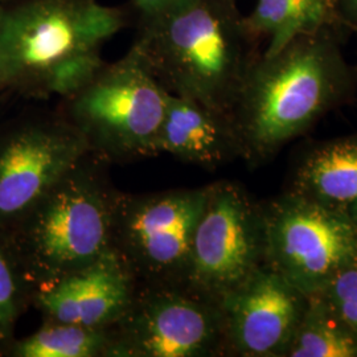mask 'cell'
Here are the masks:
<instances>
[{
	"instance_id": "cell-1",
	"label": "cell",
	"mask_w": 357,
	"mask_h": 357,
	"mask_svg": "<svg viewBox=\"0 0 357 357\" xmlns=\"http://www.w3.org/2000/svg\"><path fill=\"white\" fill-rule=\"evenodd\" d=\"M348 36L342 26H326L259 56L230 112L240 159L248 166L268 163L289 142L356 98V65L343 53Z\"/></svg>"
},
{
	"instance_id": "cell-2",
	"label": "cell",
	"mask_w": 357,
	"mask_h": 357,
	"mask_svg": "<svg viewBox=\"0 0 357 357\" xmlns=\"http://www.w3.org/2000/svg\"><path fill=\"white\" fill-rule=\"evenodd\" d=\"M262 44L237 0H178L138 17L132 43L169 94L229 115Z\"/></svg>"
},
{
	"instance_id": "cell-3",
	"label": "cell",
	"mask_w": 357,
	"mask_h": 357,
	"mask_svg": "<svg viewBox=\"0 0 357 357\" xmlns=\"http://www.w3.org/2000/svg\"><path fill=\"white\" fill-rule=\"evenodd\" d=\"M126 13L97 0H6L0 7V90L64 98L101 66Z\"/></svg>"
},
{
	"instance_id": "cell-4",
	"label": "cell",
	"mask_w": 357,
	"mask_h": 357,
	"mask_svg": "<svg viewBox=\"0 0 357 357\" xmlns=\"http://www.w3.org/2000/svg\"><path fill=\"white\" fill-rule=\"evenodd\" d=\"M107 163L86 153L4 238L36 290L88 268L113 252L121 192Z\"/></svg>"
},
{
	"instance_id": "cell-5",
	"label": "cell",
	"mask_w": 357,
	"mask_h": 357,
	"mask_svg": "<svg viewBox=\"0 0 357 357\" xmlns=\"http://www.w3.org/2000/svg\"><path fill=\"white\" fill-rule=\"evenodd\" d=\"M167 91L137 47L102 66L72 94L59 113L82 135L90 153L107 163L155 155Z\"/></svg>"
},
{
	"instance_id": "cell-6",
	"label": "cell",
	"mask_w": 357,
	"mask_h": 357,
	"mask_svg": "<svg viewBox=\"0 0 357 357\" xmlns=\"http://www.w3.org/2000/svg\"><path fill=\"white\" fill-rule=\"evenodd\" d=\"M264 266L266 238L262 202L255 200L237 181L208 184L184 286L221 305Z\"/></svg>"
},
{
	"instance_id": "cell-7",
	"label": "cell",
	"mask_w": 357,
	"mask_h": 357,
	"mask_svg": "<svg viewBox=\"0 0 357 357\" xmlns=\"http://www.w3.org/2000/svg\"><path fill=\"white\" fill-rule=\"evenodd\" d=\"M205 196L206 185L151 193L121 192L113 252L135 284L184 286Z\"/></svg>"
},
{
	"instance_id": "cell-8",
	"label": "cell",
	"mask_w": 357,
	"mask_h": 357,
	"mask_svg": "<svg viewBox=\"0 0 357 357\" xmlns=\"http://www.w3.org/2000/svg\"><path fill=\"white\" fill-rule=\"evenodd\" d=\"M107 332V357L227 356L221 305L181 284H135Z\"/></svg>"
},
{
	"instance_id": "cell-9",
	"label": "cell",
	"mask_w": 357,
	"mask_h": 357,
	"mask_svg": "<svg viewBox=\"0 0 357 357\" xmlns=\"http://www.w3.org/2000/svg\"><path fill=\"white\" fill-rule=\"evenodd\" d=\"M266 266L308 295L357 259V225L284 191L262 202Z\"/></svg>"
},
{
	"instance_id": "cell-10",
	"label": "cell",
	"mask_w": 357,
	"mask_h": 357,
	"mask_svg": "<svg viewBox=\"0 0 357 357\" xmlns=\"http://www.w3.org/2000/svg\"><path fill=\"white\" fill-rule=\"evenodd\" d=\"M90 150L61 114L26 115L0 128V236H7Z\"/></svg>"
},
{
	"instance_id": "cell-11",
	"label": "cell",
	"mask_w": 357,
	"mask_h": 357,
	"mask_svg": "<svg viewBox=\"0 0 357 357\" xmlns=\"http://www.w3.org/2000/svg\"><path fill=\"white\" fill-rule=\"evenodd\" d=\"M307 301L280 273L259 268L221 302L227 356L286 357Z\"/></svg>"
},
{
	"instance_id": "cell-12",
	"label": "cell",
	"mask_w": 357,
	"mask_h": 357,
	"mask_svg": "<svg viewBox=\"0 0 357 357\" xmlns=\"http://www.w3.org/2000/svg\"><path fill=\"white\" fill-rule=\"evenodd\" d=\"M135 281L114 252L88 268L36 290L33 307L43 319L109 330L123 315Z\"/></svg>"
},
{
	"instance_id": "cell-13",
	"label": "cell",
	"mask_w": 357,
	"mask_h": 357,
	"mask_svg": "<svg viewBox=\"0 0 357 357\" xmlns=\"http://www.w3.org/2000/svg\"><path fill=\"white\" fill-rule=\"evenodd\" d=\"M215 169L240 159V143L229 114L168 93L155 155Z\"/></svg>"
},
{
	"instance_id": "cell-14",
	"label": "cell",
	"mask_w": 357,
	"mask_h": 357,
	"mask_svg": "<svg viewBox=\"0 0 357 357\" xmlns=\"http://www.w3.org/2000/svg\"><path fill=\"white\" fill-rule=\"evenodd\" d=\"M286 191L357 225V132L306 146Z\"/></svg>"
},
{
	"instance_id": "cell-15",
	"label": "cell",
	"mask_w": 357,
	"mask_h": 357,
	"mask_svg": "<svg viewBox=\"0 0 357 357\" xmlns=\"http://www.w3.org/2000/svg\"><path fill=\"white\" fill-rule=\"evenodd\" d=\"M246 22L255 36L266 43L262 51L265 54L280 51L301 35L326 26H342L333 0H257Z\"/></svg>"
},
{
	"instance_id": "cell-16",
	"label": "cell",
	"mask_w": 357,
	"mask_h": 357,
	"mask_svg": "<svg viewBox=\"0 0 357 357\" xmlns=\"http://www.w3.org/2000/svg\"><path fill=\"white\" fill-rule=\"evenodd\" d=\"M286 357H357V333L319 294H312Z\"/></svg>"
},
{
	"instance_id": "cell-17",
	"label": "cell",
	"mask_w": 357,
	"mask_h": 357,
	"mask_svg": "<svg viewBox=\"0 0 357 357\" xmlns=\"http://www.w3.org/2000/svg\"><path fill=\"white\" fill-rule=\"evenodd\" d=\"M109 344L107 330L44 319L33 333L15 339L7 356L107 357Z\"/></svg>"
},
{
	"instance_id": "cell-18",
	"label": "cell",
	"mask_w": 357,
	"mask_h": 357,
	"mask_svg": "<svg viewBox=\"0 0 357 357\" xmlns=\"http://www.w3.org/2000/svg\"><path fill=\"white\" fill-rule=\"evenodd\" d=\"M36 287L28 280L13 249L0 236V356H7L17 321L31 306Z\"/></svg>"
},
{
	"instance_id": "cell-19",
	"label": "cell",
	"mask_w": 357,
	"mask_h": 357,
	"mask_svg": "<svg viewBox=\"0 0 357 357\" xmlns=\"http://www.w3.org/2000/svg\"><path fill=\"white\" fill-rule=\"evenodd\" d=\"M332 310L357 333V259L340 268L318 291Z\"/></svg>"
},
{
	"instance_id": "cell-20",
	"label": "cell",
	"mask_w": 357,
	"mask_h": 357,
	"mask_svg": "<svg viewBox=\"0 0 357 357\" xmlns=\"http://www.w3.org/2000/svg\"><path fill=\"white\" fill-rule=\"evenodd\" d=\"M336 17L348 35L357 31V0H333Z\"/></svg>"
},
{
	"instance_id": "cell-21",
	"label": "cell",
	"mask_w": 357,
	"mask_h": 357,
	"mask_svg": "<svg viewBox=\"0 0 357 357\" xmlns=\"http://www.w3.org/2000/svg\"><path fill=\"white\" fill-rule=\"evenodd\" d=\"M176 1L178 0H132V7L138 17H147L166 10Z\"/></svg>"
},
{
	"instance_id": "cell-22",
	"label": "cell",
	"mask_w": 357,
	"mask_h": 357,
	"mask_svg": "<svg viewBox=\"0 0 357 357\" xmlns=\"http://www.w3.org/2000/svg\"><path fill=\"white\" fill-rule=\"evenodd\" d=\"M3 1H6V0H0V3H3Z\"/></svg>"
},
{
	"instance_id": "cell-23",
	"label": "cell",
	"mask_w": 357,
	"mask_h": 357,
	"mask_svg": "<svg viewBox=\"0 0 357 357\" xmlns=\"http://www.w3.org/2000/svg\"><path fill=\"white\" fill-rule=\"evenodd\" d=\"M355 35H356V36H357V31H356V32H355ZM356 69H357V64H356Z\"/></svg>"
},
{
	"instance_id": "cell-24",
	"label": "cell",
	"mask_w": 357,
	"mask_h": 357,
	"mask_svg": "<svg viewBox=\"0 0 357 357\" xmlns=\"http://www.w3.org/2000/svg\"><path fill=\"white\" fill-rule=\"evenodd\" d=\"M0 7H1V3H0Z\"/></svg>"
}]
</instances>
